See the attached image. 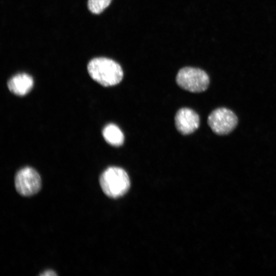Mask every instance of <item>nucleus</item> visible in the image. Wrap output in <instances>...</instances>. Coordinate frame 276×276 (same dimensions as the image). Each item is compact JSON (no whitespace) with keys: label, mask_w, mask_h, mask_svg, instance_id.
I'll return each instance as SVG.
<instances>
[{"label":"nucleus","mask_w":276,"mask_h":276,"mask_svg":"<svg viewBox=\"0 0 276 276\" xmlns=\"http://www.w3.org/2000/svg\"><path fill=\"white\" fill-rule=\"evenodd\" d=\"M40 275L43 276H50V275H57V274L55 272V271L52 270H48L45 271H44L42 273L40 274Z\"/></svg>","instance_id":"nucleus-10"},{"label":"nucleus","mask_w":276,"mask_h":276,"mask_svg":"<svg viewBox=\"0 0 276 276\" xmlns=\"http://www.w3.org/2000/svg\"><path fill=\"white\" fill-rule=\"evenodd\" d=\"M102 135L106 142L110 145L118 147L124 143V134L116 124L110 123L106 125L103 129Z\"/></svg>","instance_id":"nucleus-8"},{"label":"nucleus","mask_w":276,"mask_h":276,"mask_svg":"<svg viewBox=\"0 0 276 276\" xmlns=\"http://www.w3.org/2000/svg\"><path fill=\"white\" fill-rule=\"evenodd\" d=\"M208 123L212 130L218 135H226L237 126L238 118L236 114L225 107L214 110L209 116Z\"/></svg>","instance_id":"nucleus-5"},{"label":"nucleus","mask_w":276,"mask_h":276,"mask_svg":"<svg viewBox=\"0 0 276 276\" xmlns=\"http://www.w3.org/2000/svg\"><path fill=\"white\" fill-rule=\"evenodd\" d=\"M99 183L104 194L112 198L122 196L130 187V180L126 172L118 167H109L101 174Z\"/></svg>","instance_id":"nucleus-2"},{"label":"nucleus","mask_w":276,"mask_h":276,"mask_svg":"<svg viewBox=\"0 0 276 276\" xmlns=\"http://www.w3.org/2000/svg\"><path fill=\"white\" fill-rule=\"evenodd\" d=\"M175 124L179 133L183 135L189 134L199 127V117L193 109L182 108L179 109L175 114Z\"/></svg>","instance_id":"nucleus-6"},{"label":"nucleus","mask_w":276,"mask_h":276,"mask_svg":"<svg viewBox=\"0 0 276 276\" xmlns=\"http://www.w3.org/2000/svg\"><path fill=\"white\" fill-rule=\"evenodd\" d=\"M111 0H88V10L94 14L102 12L110 4Z\"/></svg>","instance_id":"nucleus-9"},{"label":"nucleus","mask_w":276,"mask_h":276,"mask_svg":"<svg viewBox=\"0 0 276 276\" xmlns=\"http://www.w3.org/2000/svg\"><path fill=\"white\" fill-rule=\"evenodd\" d=\"M14 185L18 193L23 196L28 197L39 191L41 187V180L35 169L30 167H25L16 173Z\"/></svg>","instance_id":"nucleus-4"},{"label":"nucleus","mask_w":276,"mask_h":276,"mask_svg":"<svg viewBox=\"0 0 276 276\" xmlns=\"http://www.w3.org/2000/svg\"><path fill=\"white\" fill-rule=\"evenodd\" d=\"M33 79L28 74L19 73L13 76L8 82L9 90L17 96H25L33 86Z\"/></svg>","instance_id":"nucleus-7"},{"label":"nucleus","mask_w":276,"mask_h":276,"mask_svg":"<svg viewBox=\"0 0 276 276\" xmlns=\"http://www.w3.org/2000/svg\"><path fill=\"white\" fill-rule=\"evenodd\" d=\"M176 81L182 89L192 93H201L208 87L210 80L205 72L198 68L185 67L177 74Z\"/></svg>","instance_id":"nucleus-3"},{"label":"nucleus","mask_w":276,"mask_h":276,"mask_svg":"<svg viewBox=\"0 0 276 276\" xmlns=\"http://www.w3.org/2000/svg\"><path fill=\"white\" fill-rule=\"evenodd\" d=\"M87 71L94 80L105 87L118 84L123 77V72L120 65L105 57L91 59L87 64Z\"/></svg>","instance_id":"nucleus-1"}]
</instances>
